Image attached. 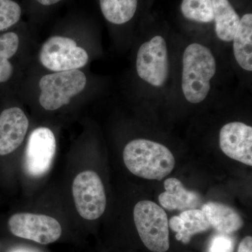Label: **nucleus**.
Wrapping results in <instances>:
<instances>
[{
  "label": "nucleus",
  "instance_id": "obj_6",
  "mask_svg": "<svg viewBox=\"0 0 252 252\" xmlns=\"http://www.w3.org/2000/svg\"><path fill=\"white\" fill-rule=\"evenodd\" d=\"M39 60L49 70L65 72L84 67L89 61V55L70 38L54 36L41 46Z\"/></svg>",
  "mask_w": 252,
  "mask_h": 252
},
{
  "label": "nucleus",
  "instance_id": "obj_12",
  "mask_svg": "<svg viewBox=\"0 0 252 252\" xmlns=\"http://www.w3.org/2000/svg\"><path fill=\"white\" fill-rule=\"evenodd\" d=\"M233 61L240 72L247 75L252 72V12L243 15L238 30L230 43Z\"/></svg>",
  "mask_w": 252,
  "mask_h": 252
},
{
  "label": "nucleus",
  "instance_id": "obj_5",
  "mask_svg": "<svg viewBox=\"0 0 252 252\" xmlns=\"http://www.w3.org/2000/svg\"><path fill=\"white\" fill-rule=\"evenodd\" d=\"M87 79L79 69L46 74L39 81V103L48 111L57 110L84 91Z\"/></svg>",
  "mask_w": 252,
  "mask_h": 252
},
{
  "label": "nucleus",
  "instance_id": "obj_11",
  "mask_svg": "<svg viewBox=\"0 0 252 252\" xmlns=\"http://www.w3.org/2000/svg\"><path fill=\"white\" fill-rule=\"evenodd\" d=\"M29 121L22 109L11 107L0 114V156L12 153L24 140Z\"/></svg>",
  "mask_w": 252,
  "mask_h": 252
},
{
  "label": "nucleus",
  "instance_id": "obj_15",
  "mask_svg": "<svg viewBox=\"0 0 252 252\" xmlns=\"http://www.w3.org/2000/svg\"><path fill=\"white\" fill-rule=\"evenodd\" d=\"M168 225L177 233L176 239L184 244L190 243L194 235L207 231L211 227L203 210L199 209L186 210L180 216L172 217Z\"/></svg>",
  "mask_w": 252,
  "mask_h": 252
},
{
  "label": "nucleus",
  "instance_id": "obj_21",
  "mask_svg": "<svg viewBox=\"0 0 252 252\" xmlns=\"http://www.w3.org/2000/svg\"><path fill=\"white\" fill-rule=\"evenodd\" d=\"M36 4H39L43 6H51L59 4L63 0H34Z\"/></svg>",
  "mask_w": 252,
  "mask_h": 252
},
{
  "label": "nucleus",
  "instance_id": "obj_18",
  "mask_svg": "<svg viewBox=\"0 0 252 252\" xmlns=\"http://www.w3.org/2000/svg\"><path fill=\"white\" fill-rule=\"evenodd\" d=\"M21 16L22 9L14 0H0V32L19 22Z\"/></svg>",
  "mask_w": 252,
  "mask_h": 252
},
{
  "label": "nucleus",
  "instance_id": "obj_17",
  "mask_svg": "<svg viewBox=\"0 0 252 252\" xmlns=\"http://www.w3.org/2000/svg\"><path fill=\"white\" fill-rule=\"evenodd\" d=\"M19 46V37L15 32L5 33L0 36V83L6 82L13 74L12 64L9 59L16 54Z\"/></svg>",
  "mask_w": 252,
  "mask_h": 252
},
{
  "label": "nucleus",
  "instance_id": "obj_19",
  "mask_svg": "<svg viewBox=\"0 0 252 252\" xmlns=\"http://www.w3.org/2000/svg\"><path fill=\"white\" fill-rule=\"evenodd\" d=\"M235 241L229 235L218 233L212 236L207 252H233Z\"/></svg>",
  "mask_w": 252,
  "mask_h": 252
},
{
  "label": "nucleus",
  "instance_id": "obj_2",
  "mask_svg": "<svg viewBox=\"0 0 252 252\" xmlns=\"http://www.w3.org/2000/svg\"><path fill=\"white\" fill-rule=\"evenodd\" d=\"M165 29L153 28L141 41L135 56V72L149 94L169 95L173 89L176 56Z\"/></svg>",
  "mask_w": 252,
  "mask_h": 252
},
{
  "label": "nucleus",
  "instance_id": "obj_20",
  "mask_svg": "<svg viewBox=\"0 0 252 252\" xmlns=\"http://www.w3.org/2000/svg\"><path fill=\"white\" fill-rule=\"evenodd\" d=\"M238 252H252V238L247 236L240 242Z\"/></svg>",
  "mask_w": 252,
  "mask_h": 252
},
{
  "label": "nucleus",
  "instance_id": "obj_23",
  "mask_svg": "<svg viewBox=\"0 0 252 252\" xmlns=\"http://www.w3.org/2000/svg\"><path fill=\"white\" fill-rule=\"evenodd\" d=\"M154 0H144V3H145L146 6H147V8H149V6L152 5V2H153Z\"/></svg>",
  "mask_w": 252,
  "mask_h": 252
},
{
  "label": "nucleus",
  "instance_id": "obj_3",
  "mask_svg": "<svg viewBox=\"0 0 252 252\" xmlns=\"http://www.w3.org/2000/svg\"><path fill=\"white\" fill-rule=\"evenodd\" d=\"M124 160L131 173L150 180H162L175 166V157L170 149L147 139H136L127 143Z\"/></svg>",
  "mask_w": 252,
  "mask_h": 252
},
{
  "label": "nucleus",
  "instance_id": "obj_1",
  "mask_svg": "<svg viewBox=\"0 0 252 252\" xmlns=\"http://www.w3.org/2000/svg\"><path fill=\"white\" fill-rule=\"evenodd\" d=\"M180 56V74L175 79H179L175 86L187 103L198 105L216 92L221 60L213 46L199 39L186 43Z\"/></svg>",
  "mask_w": 252,
  "mask_h": 252
},
{
  "label": "nucleus",
  "instance_id": "obj_13",
  "mask_svg": "<svg viewBox=\"0 0 252 252\" xmlns=\"http://www.w3.org/2000/svg\"><path fill=\"white\" fill-rule=\"evenodd\" d=\"M165 191L158 196L159 203L165 210H193L200 207L202 198L200 194L185 188L182 182L177 178H169L164 182Z\"/></svg>",
  "mask_w": 252,
  "mask_h": 252
},
{
  "label": "nucleus",
  "instance_id": "obj_4",
  "mask_svg": "<svg viewBox=\"0 0 252 252\" xmlns=\"http://www.w3.org/2000/svg\"><path fill=\"white\" fill-rule=\"evenodd\" d=\"M137 232L144 245L153 252H166L170 248L168 219L165 210L157 203L142 200L133 212Z\"/></svg>",
  "mask_w": 252,
  "mask_h": 252
},
{
  "label": "nucleus",
  "instance_id": "obj_10",
  "mask_svg": "<svg viewBox=\"0 0 252 252\" xmlns=\"http://www.w3.org/2000/svg\"><path fill=\"white\" fill-rule=\"evenodd\" d=\"M220 146L227 157L252 165V127L245 123L232 122L222 126L220 132Z\"/></svg>",
  "mask_w": 252,
  "mask_h": 252
},
{
  "label": "nucleus",
  "instance_id": "obj_7",
  "mask_svg": "<svg viewBox=\"0 0 252 252\" xmlns=\"http://www.w3.org/2000/svg\"><path fill=\"white\" fill-rule=\"evenodd\" d=\"M73 197L79 215L87 220H95L105 211L107 199L103 184L94 171L81 172L74 179Z\"/></svg>",
  "mask_w": 252,
  "mask_h": 252
},
{
  "label": "nucleus",
  "instance_id": "obj_14",
  "mask_svg": "<svg viewBox=\"0 0 252 252\" xmlns=\"http://www.w3.org/2000/svg\"><path fill=\"white\" fill-rule=\"evenodd\" d=\"M210 226L219 233L230 235L243 226V219L234 209L223 203L209 202L201 207Z\"/></svg>",
  "mask_w": 252,
  "mask_h": 252
},
{
  "label": "nucleus",
  "instance_id": "obj_8",
  "mask_svg": "<svg viewBox=\"0 0 252 252\" xmlns=\"http://www.w3.org/2000/svg\"><path fill=\"white\" fill-rule=\"evenodd\" d=\"M56 152V140L49 128L40 127L31 132L25 152V171L32 177L45 175L52 165Z\"/></svg>",
  "mask_w": 252,
  "mask_h": 252
},
{
  "label": "nucleus",
  "instance_id": "obj_16",
  "mask_svg": "<svg viewBox=\"0 0 252 252\" xmlns=\"http://www.w3.org/2000/svg\"><path fill=\"white\" fill-rule=\"evenodd\" d=\"M99 9L104 19L116 26L130 23L140 12L143 0H98Z\"/></svg>",
  "mask_w": 252,
  "mask_h": 252
},
{
  "label": "nucleus",
  "instance_id": "obj_9",
  "mask_svg": "<svg viewBox=\"0 0 252 252\" xmlns=\"http://www.w3.org/2000/svg\"><path fill=\"white\" fill-rule=\"evenodd\" d=\"M9 228L15 236L42 245L54 243L62 235L59 222L46 215L16 214L9 219Z\"/></svg>",
  "mask_w": 252,
  "mask_h": 252
},
{
  "label": "nucleus",
  "instance_id": "obj_22",
  "mask_svg": "<svg viewBox=\"0 0 252 252\" xmlns=\"http://www.w3.org/2000/svg\"><path fill=\"white\" fill-rule=\"evenodd\" d=\"M11 252H34L31 251V250H25V249H17V250H13Z\"/></svg>",
  "mask_w": 252,
  "mask_h": 252
}]
</instances>
